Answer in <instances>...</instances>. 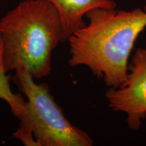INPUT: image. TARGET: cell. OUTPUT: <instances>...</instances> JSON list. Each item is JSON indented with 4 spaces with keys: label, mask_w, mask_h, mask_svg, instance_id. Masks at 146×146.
Masks as SVG:
<instances>
[{
    "label": "cell",
    "mask_w": 146,
    "mask_h": 146,
    "mask_svg": "<svg viewBox=\"0 0 146 146\" xmlns=\"http://www.w3.org/2000/svg\"><path fill=\"white\" fill-rule=\"evenodd\" d=\"M88 24L68 39L71 67L85 66L109 88L125 82L129 58L138 36L146 29L144 8H95L86 13Z\"/></svg>",
    "instance_id": "cell-1"
},
{
    "label": "cell",
    "mask_w": 146,
    "mask_h": 146,
    "mask_svg": "<svg viewBox=\"0 0 146 146\" xmlns=\"http://www.w3.org/2000/svg\"><path fill=\"white\" fill-rule=\"evenodd\" d=\"M63 40L57 9L46 0H24L0 21V67L24 69L34 79L51 72L53 51Z\"/></svg>",
    "instance_id": "cell-2"
},
{
    "label": "cell",
    "mask_w": 146,
    "mask_h": 146,
    "mask_svg": "<svg viewBox=\"0 0 146 146\" xmlns=\"http://www.w3.org/2000/svg\"><path fill=\"white\" fill-rule=\"evenodd\" d=\"M13 81L27 98L16 118L13 136L26 146H91L94 141L66 118L46 84H36L26 70L15 71Z\"/></svg>",
    "instance_id": "cell-3"
},
{
    "label": "cell",
    "mask_w": 146,
    "mask_h": 146,
    "mask_svg": "<svg viewBox=\"0 0 146 146\" xmlns=\"http://www.w3.org/2000/svg\"><path fill=\"white\" fill-rule=\"evenodd\" d=\"M108 106L126 115V123L137 131L146 119V47L138 48L128 66L125 82L118 88H110L106 94Z\"/></svg>",
    "instance_id": "cell-4"
},
{
    "label": "cell",
    "mask_w": 146,
    "mask_h": 146,
    "mask_svg": "<svg viewBox=\"0 0 146 146\" xmlns=\"http://www.w3.org/2000/svg\"><path fill=\"white\" fill-rule=\"evenodd\" d=\"M57 9L63 26V40L79 28L85 25L84 17L87 12L95 8H116L114 0H46Z\"/></svg>",
    "instance_id": "cell-5"
},
{
    "label": "cell",
    "mask_w": 146,
    "mask_h": 146,
    "mask_svg": "<svg viewBox=\"0 0 146 146\" xmlns=\"http://www.w3.org/2000/svg\"><path fill=\"white\" fill-rule=\"evenodd\" d=\"M7 72L0 67V99L5 101L10 106L11 110L16 117L21 113L26 100L24 99L21 94H14L11 90L9 78Z\"/></svg>",
    "instance_id": "cell-6"
}]
</instances>
